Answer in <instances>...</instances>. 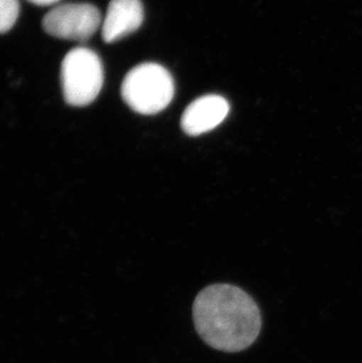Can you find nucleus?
Here are the masks:
<instances>
[{
    "label": "nucleus",
    "mask_w": 362,
    "mask_h": 363,
    "mask_svg": "<svg viewBox=\"0 0 362 363\" xmlns=\"http://www.w3.org/2000/svg\"><path fill=\"white\" fill-rule=\"evenodd\" d=\"M193 320L204 342L227 353L252 346L263 325L253 298L239 287L226 284H211L199 293Z\"/></svg>",
    "instance_id": "1"
},
{
    "label": "nucleus",
    "mask_w": 362,
    "mask_h": 363,
    "mask_svg": "<svg viewBox=\"0 0 362 363\" xmlns=\"http://www.w3.org/2000/svg\"><path fill=\"white\" fill-rule=\"evenodd\" d=\"M121 96L134 112L157 114L171 104L175 82L164 66L145 62L127 73L121 85Z\"/></svg>",
    "instance_id": "2"
},
{
    "label": "nucleus",
    "mask_w": 362,
    "mask_h": 363,
    "mask_svg": "<svg viewBox=\"0 0 362 363\" xmlns=\"http://www.w3.org/2000/svg\"><path fill=\"white\" fill-rule=\"evenodd\" d=\"M60 77L66 103L86 106L96 100L103 89V62L89 48H73L62 60Z\"/></svg>",
    "instance_id": "3"
},
{
    "label": "nucleus",
    "mask_w": 362,
    "mask_h": 363,
    "mask_svg": "<svg viewBox=\"0 0 362 363\" xmlns=\"http://www.w3.org/2000/svg\"><path fill=\"white\" fill-rule=\"evenodd\" d=\"M103 25L102 13L92 4H64L48 11L43 28L55 38L87 41Z\"/></svg>",
    "instance_id": "4"
},
{
    "label": "nucleus",
    "mask_w": 362,
    "mask_h": 363,
    "mask_svg": "<svg viewBox=\"0 0 362 363\" xmlns=\"http://www.w3.org/2000/svg\"><path fill=\"white\" fill-rule=\"evenodd\" d=\"M229 101L216 94L200 96L188 105L181 117V127L192 137L214 130L229 116Z\"/></svg>",
    "instance_id": "5"
},
{
    "label": "nucleus",
    "mask_w": 362,
    "mask_h": 363,
    "mask_svg": "<svg viewBox=\"0 0 362 363\" xmlns=\"http://www.w3.org/2000/svg\"><path fill=\"white\" fill-rule=\"evenodd\" d=\"M144 21V7L141 0H111L106 17L103 19L102 35L112 44L137 31Z\"/></svg>",
    "instance_id": "6"
},
{
    "label": "nucleus",
    "mask_w": 362,
    "mask_h": 363,
    "mask_svg": "<svg viewBox=\"0 0 362 363\" xmlns=\"http://www.w3.org/2000/svg\"><path fill=\"white\" fill-rule=\"evenodd\" d=\"M21 11L19 0H0V35L13 28Z\"/></svg>",
    "instance_id": "7"
},
{
    "label": "nucleus",
    "mask_w": 362,
    "mask_h": 363,
    "mask_svg": "<svg viewBox=\"0 0 362 363\" xmlns=\"http://www.w3.org/2000/svg\"><path fill=\"white\" fill-rule=\"evenodd\" d=\"M28 1L38 5V6H50V5H55V4L59 3L60 0H28Z\"/></svg>",
    "instance_id": "8"
}]
</instances>
